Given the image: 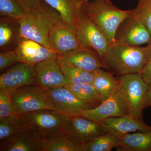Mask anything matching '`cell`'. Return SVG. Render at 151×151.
Returning <instances> with one entry per match:
<instances>
[{
	"label": "cell",
	"mask_w": 151,
	"mask_h": 151,
	"mask_svg": "<svg viewBox=\"0 0 151 151\" xmlns=\"http://www.w3.org/2000/svg\"><path fill=\"white\" fill-rule=\"evenodd\" d=\"M148 58L147 46L141 47L115 41L109 44L102 59L106 69L123 76L141 73Z\"/></svg>",
	"instance_id": "6da1fadb"
},
{
	"label": "cell",
	"mask_w": 151,
	"mask_h": 151,
	"mask_svg": "<svg viewBox=\"0 0 151 151\" xmlns=\"http://www.w3.org/2000/svg\"><path fill=\"white\" fill-rule=\"evenodd\" d=\"M41 1V9L26 13L19 20L21 37L32 40L52 48L49 42L50 32L55 25L62 20L56 10Z\"/></svg>",
	"instance_id": "7a4b0ae2"
},
{
	"label": "cell",
	"mask_w": 151,
	"mask_h": 151,
	"mask_svg": "<svg viewBox=\"0 0 151 151\" xmlns=\"http://www.w3.org/2000/svg\"><path fill=\"white\" fill-rule=\"evenodd\" d=\"M84 12L102 29L112 43L115 41L120 25L132 16L133 10L118 8L110 0H96L87 2Z\"/></svg>",
	"instance_id": "3957f363"
},
{
	"label": "cell",
	"mask_w": 151,
	"mask_h": 151,
	"mask_svg": "<svg viewBox=\"0 0 151 151\" xmlns=\"http://www.w3.org/2000/svg\"><path fill=\"white\" fill-rule=\"evenodd\" d=\"M17 122L22 129L37 131L48 141L68 133L65 116L53 110L44 109L22 114Z\"/></svg>",
	"instance_id": "277c9868"
},
{
	"label": "cell",
	"mask_w": 151,
	"mask_h": 151,
	"mask_svg": "<svg viewBox=\"0 0 151 151\" xmlns=\"http://www.w3.org/2000/svg\"><path fill=\"white\" fill-rule=\"evenodd\" d=\"M118 80V89L129 108V115L143 120L145 97L149 85L141 73L121 76Z\"/></svg>",
	"instance_id": "5b68a950"
},
{
	"label": "cell",
	"mask_w": 151,
	"mask_h": 151,
	"mask_svg": "<svg viewBox=\"0 0 151 151\" xmlns=\"http://www.w3.org/2000/svg\"><path fill=\"white\" fill-rule=\"evenodd\" d=\"M10 94L15 107L20 114L44 109L58 112L47 89L40 85L22 86Z\"/></svg>",
	"instance_id": "8992f818"
},
{
	"label": "cell",
	"mask_w": 151,
	"mask_h": 151,
	"mask_svg": "<svg viewBox=\"0 0 151 151\" xmlns=\"http://www.w3.org/2000/svg\"><path fill=\"white\" fill-rule=\"evenodd\" d=\"M76 35L81 46L91 49L102 58L110 42L102 29L92 21L83 9L77 19Z\"/></svg>",
	"instance_id": "52a82bcc"
},
{
	"label": "cell",
	"mask_w": 151,
	"mask_h": 151,
	"mask_svg": "<svg viewBox=\"0 0 151 151\" xmlns=\"http://www.w3.org/2000/svg\"><path fill=\"white\" fill-rule=\"evenodd\" d=\"M128 115H129L128 105L118 88L98 106L80 111L77 114L101 123L111 117Z\"/></svg>",
	"instance_id": "ba28073f"
},
{
	"label": "cell",
	"mask_w": 151,
	"mask_h": 151,
	"mask_svg": "<svg viewBox=\"0 0 151 151\" xmlns=\"http://www.w3.org/2000/svg\"><path fill=\"white\" fill-rule=\"evenodd\" d=\"M48 140L37 131L22 129L0 143L1 151H45Z\"/></svg>",
	"instance_id": "9c48e42d"
},
{
	"label": "cell",
	"mask_w": 151,
	"mask_h": 151,
	"mask_svg": "<svg viewBox=\"0 0 151 151\" xmlns=\"http://www.w3.org/2000/svg\"><path fill=\"white\" fill-rule=\"evenodd\" d=\"M31 85H39L33 65L19 62L0 76V89L10 93L20 87Z\"/></svg>",
	"instance_id": "30bf717a"
},
{
	"label": "cell",
	"mask_w": 151,
	"mask_h": 151,
	"mask_svg": "<svg viewBox=\"0 0 151 151\" xmlns=\"http://www.w3.org/2000/svg\"><path fill=\"white\" fill-rule=\"evenodd\" d=\"M64 116L67 122L68 134L83 145L108 132L102 123L78 115Z\"/></svg>",
	"instance_id": "8fae6325"
},
{
	"label": "cell",
	"mask_w": 151,
	"mask_h": 151,
	"mask_svg": "<svg viewBox=\"0 0 151 151\" xmlns=\"http://www.w3.org/2000/svg\"><path fill=\"white\" fill-rule=\"evenodd\" d=\"M47 90L55 108L63 115L76 116L80 111L96 107L80 100L64 86Z\"/></svg>",
	"instance_id": "7c38bea8"
},
{
	"label": "cell",
	"mask_w": 151,
	"mask_h": 151,
	"mask_svg": "<svg viewBox=\"0 0 151 151\" xmlns=\"http://www.w3.org/2000/svg\"><path fill=\"white\" fill-rule=\"evenodd\" d=\"M51 48L61 56L81 47L76 33L62 20L55 25L49 37Z\"/></svg>",
	"instance_id": "4fadbf2b"
},
{
	"label": "cell",
	"mask_w": 151,
	"mask_h": 151,
	"mask_svg": "<svg viewBox=\"0 0 151 151\" xmlns=\"http://www.w3.org/2000/svg\"><path fill=\"white\" fill-rule=\"evenodd\" d=\"M15 50L20 62L33 66L44 60L59 56L52 49L25 38H21Z\"/></svg>",
	"instance_id": "5bb4252c"
},
{
	"label": "cell",
	"mask_w": 151,
	"mask_h": 151,
	"mask_svg": "<svg viewBox=\"0 0 151 151\" xmlns=\"http://www.w3.org/2000/svg\"><path fill=\"white\" fill-rule=\"evenodd\" d=\"M58 60L59 63L72 65L89 72L94 73L102 68L106 69L103 59L97 52L83 47L58 56Z\"/></svg>",
	"instance_id": "9a60e30c"
},
{
	"label": "cell",
	"mask_w": 151,
	"mask_h": 151,
	"mask_svg": "<svg viewBox=\"0 0 151 151\" xmlns=\"http://www.w3.org/2000/svg\"><path fill=\"white\" fill-rule=\"evenodd\" d=\"M54 58L44 60L35 66L39 85L48 89L69 84L58 60Z\"/></svg>",
	"instance_id": "2e32d148"
},
{
	"label": "cell",
	"mask_w": 151,
	"mask_h": 151,
	"mask_svg": "<svg viewBox=\"0 0 151 151\" xmlns=\"http://www.w3.org/2000/svg\"><path fill=\"white\" fill-rule=\"evenodd\" d=\"M127 20L115 41L138 46L151 42L150 33L139 19L132 14Z\"/></svg>",
	"instance_id": "e0dca14e"
},
{
	"label": "cell",
	"mask_w": 151,
	"mask_h": 151,
	"mask_svg": "<svg viewBox=\"0 0 151 151\" xmlns=\"http://www.w3.org/2000/svg\"><path fill=\"white\" fill-rule=\"evenodd\" d=\"M102 123L108 132H112L120 137L132 132L151 131V127L145 124L143 120L130 115L111 117Z\"/></svg>",
	"instance_id": "ac0fdd59"
},
{
	"label": "cell",
	"mask_w": 151,
	"mask_h": 151,
	"mask_svg": "<svg viewBox=\"0 0 151 151\" xmlns=\"http://www.w3.org/2000/svg\"><path fill=\"white\" fill-rule=\"evenodd\" d=\"M59 13L65 24L76 33L77 19L87 0H41Z\"/></svg>",
	"instance_id": "d6986e66"
},
{
	"label": "cell",
	"mask_w": 151,
	"mask_h": 151,
	"mask_svg": "<svg viewBox=\"0 0 151 151\" xmlns=\"http://www.w3.org/2000/svg\"><path fill=\"white\" fill-rule=\"evenodd\" d=\"M21 37L18 20L1 16L0 19V51L14 50Z\"/></svg>",
	"instance_id": "ffe728a7"
},
{
	"label": "cell",
	"mask_w": 151,
	"mask_h": 151,
	"mask_svg": "<svg viewBox=\"0 0 151 151\" xmlns=\"http://www.w3.org/2000/svg\"><path fill=\"white\" fill-rule=\"evenodd\" d=\"M117 149L120 151H151V131L123 135Z\"/></svg>",
	"instance_id": "44dd1931"
},
{
	"label": "cell",
	"mask_w": 151,
	"mask_h": 151,
	"mask_svg": "<svg viewBox=\"0 0 151 151\" xmlns=\"http://www.w3.org/2000/svg\"><path fill=\"white\" fill-rule=\"evenodd\" d=\"M92 84L97 90L102 102L118 88V79L111 72L102 69L94 72Z\"/></svg>",
	"instance_id": "7402d4cb"
},
{
	"label": "cell",
	"mask_w": 151,
	"mask_h": 151,
	"mask_svg": "<svg viewBox=\"0 0 151 151\" xmlns=\"http://www.w3.org/2000/svg\"><path fill=\"white\" fill-rule=\"evenodd\" d=\"M64 86L85 103L96 107L102 103L100 95L92 83L69 84Z\"/></svg>",
	"instance_id": "603a6c76"
},
{
	"label": "cell",
	"mask_w": 151,
	"mask_h": 151,
	"mask_svg": "<svg viewBox=\"0 0 151 151\" xmlns=\"http://www.w3.org/2000/svg\"><path fill=\"white\" fill-rule=\"evenodd\" d=\"M120 137L111 132L94 138L84 145V151H110L118 147Z\"/></svg>",
	"instance_id": "cb8c5ba5"
},
{
	"label": "cell",
	"mask_w": 151,
	"mask_h": 151,
	"mask_svg": "<svg viewBox=\"0 0 151 151\" xmlns=\"http://www.w3.org/2000/svg\"><path fill=\"white\" fill-rule=\"evenodd\" d=\"M45 151H84V145L66 133L48 141Z\"/></svg>",
	"instance_id": "d4e9b609"
},
{
	"label": "cell",
	"mask_w": 151,
	"mask_h": 151,
	"mask_svg": "<svg viewBox=\"0 0 151 151\" xmlns=\"http://www.w3.org/2000/svg\"><path fill=\"white\" fill-rule=\"evenodd\" d=\"M21 115L13 103L10 93L0 89V122H17Z\"/></svg>",
	"instance_id": "484cf974"
},
{
	"label": "cell",
	"mask_w": 151,
	"mask_h": 151,
	"mask_svg": "<svg viewBox=\"0 0 151 151\" xmlns=\"http://www.w3.org/2000/svg\"><path fill=\"white\" fill-rule=\"evenodd\" d=\"M63 73L69 84L92 83L94 73L67 64L59 63Z\"/></svg>",
	"instance_id": "4316f807"
},
{
	"label": "cell",
	"mask_w": 151,
	"mask_h": 151,
	"mask_svg": "<svg viewBox=\"0 0 151 151\" xmlns=\"http://www.w3.org/2000/svg\"><path fill=\"white\" fill-rule=\"evenodd\" d=\"M26 12L16 0H0L1 16L20 19Z\"/></svg>",
	"instance_id": "83f0119b"
},
{
	"label": "cell",
	"mask_w": 151,
	"mask_h": 151,
	"mask_svg": "<svg viewBox=\"0 0 151 151\" xmlns=\"http://www.w3.org/2000/svg\"><path fill=\"white\" fill-rule=\"evenodd\" d=\"M133 14L142 22L151 35V0H139Z\"/></svg>",
	"instance_id": "f1b7e54d"
},
{
	"label": "cell",
	"mask_w": 151,
	"mask_h": 151,
	"mask_svg": "<svg viewBox=\"0 0 151 151\" xmlns=\"http://www.w3.org/2000/svg\"><path fill=\"white\" fill-rule=\"evenodd\" d=\"M17 122H0V141L3 142L16 134L22 130Z\"/></svg>",
	"instance_id": "f546056e"
},
{
	"label": "cell",
	"mask_w": 151,
	"mask_h": 151,
	"mask_svg": "<svg viewBox=\"0 0 151 151\" xmlns=\"http://www.w3.org/2000/svg\"><path fill=\"white\" fill-rule=\"evenodd\" d=\"M19 62V60L15 50L0 53L1 71Z\"/></svg>",
	"instance_id": "4dcf8cb0"
},
{
	"label": "cell",
	"mask_w": 151,
	"mask_h": 151,
	"mask_svg": "<svg viewBox=\"0 0 151 151\" xmlns=\"http://www.w3.org/2000/svg\"><path fill=\"white\" fill-rule=\"evenodd\" d=\"M26 13L40 10L42 8L41 0H16Z\"/></svg>",
	"instance_id": "1f68e13d"
},
{
	"label": "cell",
	"mask_w": 151,
	"mask_h": 151,
	"mask_svg": "<svg viewBox=\"0 0 151 151\" xmlns=\"http://www.w3.org/2000/svg\"><path fill=\"white\" fill-rule=\"evenodd\" d=\"M141 73L146 83L149 85H151V57L149 58Z\"/></svg>",
	"instance_id": "d6a6232c"
},
{
	"label": "cell",
	"mask_w": 151,
	"mask_h": 151,
	"mask_svg": "<svg viewBox=\"0 0 151 151\" xmlns=\"http://www.w3.org/2000/svg\"><path fill=\"white\" fill-rule=\"evenodd\" d=\"M151 106V85H149L144 103V108Z\"/></svg>",
	"instance_id": "836d02e7"
},
{
	"label": "cell",
	"mask_w": 151,
	"mask_h": 151,
	"mask_svg": "<svg viewBox=\"0 0 151 151\" xmlns=\"http://www.w3.org/2000/svg\"><path fill=\"white\" fill-rule=\"evenodd\" d=\"M147 47L149 50V58L151 57V42L148 44Z\"/></svg>",
	"instance_id": "e575fe53"
}]
</instances>
